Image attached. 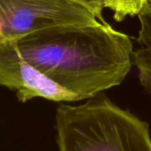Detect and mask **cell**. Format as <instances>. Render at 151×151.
<instances>
[{"label":"cell","mask_w":151,"mask_h":151,"mask_svg":"<svg viewBox=\"0 0 151 151\" xmlns=\"http://www.w3.org/2000/svg\"><path fill=\"white\" fill-rule=\"evenodd\" d=\"M13 42L26 61L81 101L121 85L133 65L130 36L104 20L49 28Z\"/></svg>","instance_id":"1"},{"label":"cell","mask_w":151,"mask_h":151,"mask_svg":"<svg viewBox=\"0 0 151 151\" xmlns=\"http://www.w3.org/2000/svg\"><path fill=\"white\" fill-rule=\"evenodd\" d=\"M55 129L58 151H151L148 122L104 93L77 105L60 104Z\"/></svg>","instance_id":"2"},{"label":"cell","mask_w":151,"mask_h":151,"mask_svg":"<svg viewBox=\"0 0 151 151\" xmlns=\"http://www.w3.org/2000/svg\"><path fill=\"white\" fill-rule=\"evenodd\" d=\"M99 21L92 9L76 0H0V42L49 28Z\"/></svg>","instance_id":"3"},{"label":"cell","mask_w":151,"mask_h":151,"mask_svg":"<svg viewBox=\"0 0 151 151\" xmlns=\"http://www.w3.org/2000/svg\"><path fill=\"white\" fill-rule=\"evenodd\" d=\"M0 84L15 92L18 100L23 104L34 98L60 104L81 101L26 61L13 41L0 42Z\"/></svg>","instance_id":"4"},{"label":"cell","mask_w":151,"mask_h":151,"mask_svg":"<svg viewBox=\"0 0 151 151\" xmlns=\"http://www.w3.org/2000/svg\"><path fill=\"white\" fill-rule=\"evenodd\" d=\"M140 30L137 46L133 53V65L139 73V81L144 90L151 95V7L146 4L138 15Z\"/></svg>","instance_id":"5"},{"label":"cell","mask_w":151,"mask_h":151,"mask_svg":"<svg viewBox=\"0 0 151 151\" xmlns=\"http://www.w3.org/2000/svg\"><path fill=\"white\" fill-rule=\"evenodd\" d=\"M148 0H105V8L114 12V19L122 21L127 17L138 16Z\"/></svg>","instance_id":"6"},{"label":"cell","mask_w":151,"mask_h":151,"mask_svg":"<svg viewBox=\"0 0 151 151\" xmlns=\"http://www.w3.org/2000/svg\"><path fill=\"white\" fill-rule=\"evenodd\" d=\"M79 1L81 3H82L83 4L88 6L90 9H92L96 14L98 16L100 20H104L103 17H102V12L103 9L105 8V0H76Z\"/></svg>","instance_id":"7"},{"label":"cell","mask_w":151,"mask_h":151,"mask_svg":"<svg viewBox=\"0 0 151 151\" xmlns=\"http://www.w3.org/2000/svg\"><path fill=\"white\" fill-rule=\"evenodd\" d=\"M147 4L151 7V0H148V1H147Z\"/></svg>","instance_id":"8"}]
</instances>
